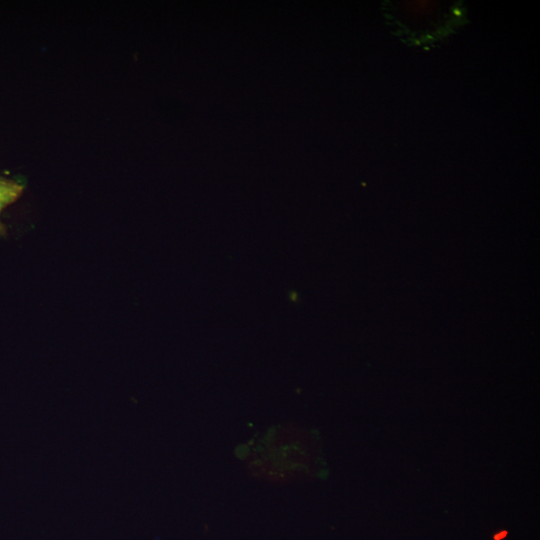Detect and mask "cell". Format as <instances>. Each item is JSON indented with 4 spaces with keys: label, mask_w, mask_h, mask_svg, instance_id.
Instances as JSON below:
<instances>
[{
    "label": "cell",
    "mask_w": 540,
    "mask_h": 540,
    "mask_svg": "<svg viewBox=\"0 0 540 540\" xmlns=\"http://www.w3.org/2000/svg\"><path fill=\"white\" fill-rule=\"evenodd\" d=\"M23 186L13 180L0 177V213L8 205L14 203L22 194ZM5 234V227L0 221V236Z\"/></svg>",
    "instance_id": "6da1fadb"
}]
</instances>
